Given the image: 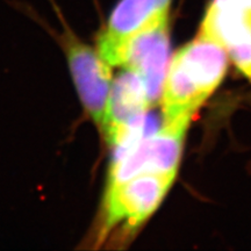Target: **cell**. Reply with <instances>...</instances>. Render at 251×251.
<instances>
[{
  "label": "cell",
  "mask_w": 251,
  "mask_h": 251,
  "mask_svg": "<svg viewBox=\"0 0 251 251\" xmlns=\"http://www.w3.org/2000/svg\"><path fill=\"white\" fill-rule=\"evenodd\" d=\"M199 29L214 37L251 81V0H211Z\"/></svg>",
  "instance_id": "cell-6"
},
{
  "label": "cell",
  "mask_w": 251,
  "mask_h": 251,
  "mask_svg": "<svg viewBox=\"0 0 251 251\" xmlns=\"http://www.w3.org/2000/svg\"><path fill=\"white\" fill-rule=\"evenodd\" d=\"M150 107L148 91L136 74L125 69L113 79L101 134L114 151L142 136Z\"/></svg>",
  "instance_id": "cell-5"
},
{
  "label": "cell",
  "mask_w": 251,
  "mask_h": 251,
  "mask_svg": "<svg viewBox=\"0 0 251 251\" xmlns=\"http://www.w3.org/2000/svg\"><path fill=\"white\" fill-rule=\"evenodd\" d=\"M228 55L214 37L199 29L197 36L170 59L159 98L162 122L193 119L224 80Z\"/></svg>",
  "instance_id": "cell-1"
},
{
  "label": "cell",
  "mask_w": 251,
  "mask_h": 251,
  "mask_svg": "<svg viewBox=\"0 0 251 251\" xmlns=\"http://www.w3.org/2000/svg\"><path fill=\"white\" fill-rule=\"evenodd\" d=\"M172 0H119L97 37L98 54L112 68L119 67L122 50L134 35L169 17Z\"/></svg>",
  "instance_id": "cell-8"
},
{
  "label": "cell",
  "mask_w": 251,
  "mask_h": 251,
  "mask_svg": "<svg viewBox=\"0 0 251 251\" xmlns=\"http://www.w3.org/2000/svg\"><path fill=\"white\" fill-rule=\"evenodd\" d=\"M192 119L183 118L162 122L155 133L142 136L125 149L114 151L106 186L148 172H175L183 156L185 140Z\"/></svg>",
  "instance_id": "cell-3"
},
{
  "label": "cell",
  "mask_w": 251,
  "mask_h": 251,
  "mask_svg": "<svg viewBox=\"0 0 251 251\" xmlns=\"http://www.w3.org/2000/svg\"><path fill=\"white\" fill-rule=\"evenodd\" d=\"M176 177L175 172H148L105 186L99 214L90 233L92 247L101 246L117 230L127 236L134 234L158 209Z\"/></svg>",
  "instance_id": "cell-2"
},
{
  "label": "cell",
  "mask_w": 251,
  "mask_h": 251,
  "mask_svg": "<svg viewBox=\"0 0 251 251\" xmlns=\"http://www.w3.org/2000/svg\"><path fill=\"white\" fill-rule=\"evenodd\" d=\"M170 56L169 17L144 28L128 41L122 50L120 64L136 74L148 91L151 105L159 102Z\"/></svg>",
  "instance_id": "cell-7"
},
{
  "label": "cell",
  "mask_w": 251,
  "mask_h": 251,
  "mask_svg": "<svg viewBox=\"0 0 251 251\" xmlns=\"http://www.w3.org/2000/svg\"><path fill=\"white\" fill-rule=\"evenodd\" d=\"M55 36L65 55L84 112L101 133L113 84L112 67L103 61L96 48L83 42L67 24L63 23L62 31Z\"/></svg>",
  "instance_id": "cell-4"
}]
</instances>
